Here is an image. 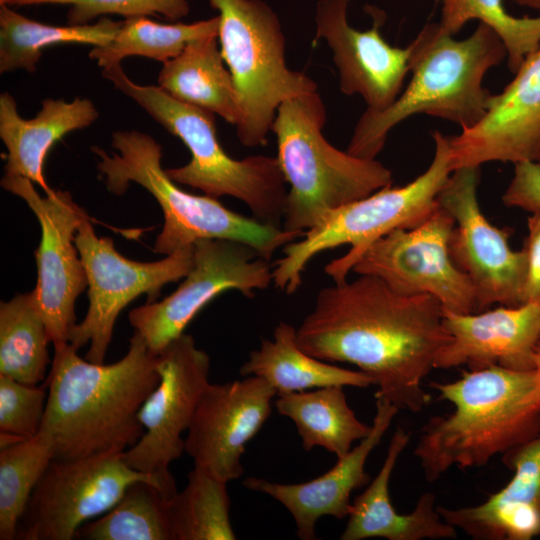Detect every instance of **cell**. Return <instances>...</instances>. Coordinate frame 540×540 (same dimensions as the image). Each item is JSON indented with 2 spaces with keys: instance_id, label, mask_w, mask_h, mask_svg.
I'll list each match as a JSON object with an SVG mask.
<instances>
[{
  "instance_id": "34",
  "label": "cell",
  "mask_w": 540,
  "mask_h": 540,
  "mask_svg": "<svg viewBox=\"0 0 540 540\" xmlns=\"http://www.w3.org/2000/svg\"><path fill=\"white\" fill-rule=\"evenodd\" d=\"M53 453L40 434L0 449V539L14 540L30 496Z\"/></svg>"
},
{
  "instance_id": "12",
  "label": "cell",
  "mask_w": 540,
  "mask_h": 540,
  "mask_svg": "<svg viewBox=\"0 0 540 540\" xmlns=\"http://www.w3.org/2000/svg\"><path fill=\"white\" fill-rule=\"evenodd\" d=\"M454 226L452 216L438 204L414 227L396 229L375 241L352 272L378 277L404 295H431L444 311L473 313L478 310L476 289L450 254Z\"/></svg>"
},
{
  "instance_id": "29",
  "label": "cell",
  "mask_w": 540,
  "mask_h": 540,
  "mask_svg": "<svg viewBox=\"0 0 540 540\" xmlns=\"http://www.w3.org/2000/svg\"><path fill=\"white\" fill-rule=\"evenodd\" d=\"M51 338L35 289L0 304V374L37 385L46 379Z\"/></svg>"
},
{
  "instance_id": "31",
  "label": "cell",
  "mask_w": 540,
  "mask_h": 540,
  "mask_svg": "<svg viewBox=\"0 0 540 540\" xmlns=\"http://www.w3.org/2000/svg\"><path fill=\"white\" fill-rule=\"evenodd\" d=\"M218 32V15L188 24H162L147 16L126 18L113 40L93 47L89 57L103 69L120 64L128 56H143L164 63L179 55L189 42L218 36Z\"/></svg>"
},
{
  "instance_id": "42",
  "label": "cell",
  "mask_w": 540,
  "mask_h": 540,
  "mask_svg": "<svg viewBox=\"0 0 540 540\" xmlns=\"http://www.w3.org/2000/svg\"><path fill=\"white\" fill-rule=\"evenodd\" d=\"M538 345H540V341H539V344H538Z\"/></svg>"
},
{
  "instance_id": "9",
  "label": "cell",
  "mask_w": 540,
  "mask_h": 540,
  "mask_svg": "<svg viewBox=\"0 0 540 540\" xmlns=\"http://www.w3.org/2000/svg\"><path fill=\"white\" fill-rule=\"evenodd\" d=\"M219 12V47L239 98L235 125L247 147L265 145L278 107L317 91L305 73L286 64V44L276 13L261 0H208Z\"/></svg>"
},
{
  "instance_id": "24",
  "label": "cell",
  "mask_w": 540,
  "mask_h": 540,
  "mask_svg": "<svg viewBox=\"0 0 540 540\" xmlns=\"http://www.w3.org/2000/svg\"><path fill=\"white\" fill-rule=\"evenodd\" d=\"M99 117L94 103L77 97L71 102L47 98L37 115L23 119L14 97L0 95V137L7 148L6 175L23 176L40 186L45 194L52 189L45 178L48 152L68 133L90 126Z\"/></svg>"
},
{
  "instance_id": "1",
  "label": "cell",
  "mask_w": 540,
  "mask_h": 540,
  "mask_svg": "<svg viewBox=\"0 0 540 540\" xmlns=\"http://www.w3.org/2000/svg\"><path fill=\"white\" fill-rule=\"evenodd\" d=\"M443 313L431 295H404L378 277L359 275L318 292L297 342L320 360L358 367L373 378L375 398L416 413L431 401L423 380L451 340Z\"/></svg>"
},
{
  "instance_id": "6",
  "label": "cell",
  "mask_w": 540,
  "mask_h": 540,
  "mask_svg": "<svg viewBox=\"0 0 540 540\" xmlns=\"http://www.w3.org/2000/svg\"><path fill=\"white\" fill-rule=\"evenodd\" d=\"M325 123L317 91L287 99L277 109L271 131L289 185L283 214L287 231L304 234L332 210L392 185V172L381 162L331 145L322 134Z\"/></svg>"
},
{
  "instance_id": "40",
  "label": "cell",
  "mask_w": 540,
  "mask_h": 540,
  "mask_svg": "<svg viewBox=\"0 0 540 540\" xmlns=\"http://www.w3.org/2000/svg\"><path fill=\"white\" fill-rule=\"evenodd\" d=\"M534 372L540 389V345H538L536 349Z\"/></svg>"
},
{
  "instance_id": "20",
  "label": "cell",
  "mask_w": 540,
  "mask_h": 540,
  "mask_svg": "<svg viewBox=\"0 0 540 540\" xmlns=\"http://www.w3.org/2000/svg\"><path fill=\"white\" fill-rule=\"evenodd\" d=\"M443 323L451 336L434 360V368L466 365L470 370L501 366L534 370L540 341V305H501L480 313L444 311Z\"/></svg>"
},
{
  "instance_id": "14",
  "label": "cell",
  "mask_w": 540,
  "mask_h": 540,
  "mask_svg": "<svg viewBox=\"0 0 540 540\" xmlns=\"http://www.w3.org/2000/svg\"><path fill=\"white\" fill-rule=\"evenodd\" d=\"M479 167L454 170L437 201L454 219L450 254L472 281L478 310L492 304L515 307L523 304L527 273L524 249H511L509 232L492 225L481 211L477 187Z\"/></svg>"
},
{
  "instance_id": "8",
  "label": "cell",
  "mask_w": 540,
  "mask_h": 540,
  "mask_svg": "<svg viewBox=\"0 0 540 540\" xmlns=\"http://www.w3.org/2000/svg\"><path fill=\"white\" fill-rule=\"evenodd\" d=\"M435 151L428 168L410 183L386 186L371 195L344 204L327 214L301 238L283 247L284 256L273 264V282L286 294L302 284L308 263L323 251L350 245L349 251L332 260L325 272L334 282L346 280L354 264L375 241L400 228L423 221L437 206V197L452 173L449 136L432 133Z\"/></svg>"
},
{
  "instance_id": "39",
  "label": "cell",
  "mask_w": 540,
  "mask_h": 540,
  "mask_svg": "<svg viewBox=\"0 0 540 540\" xmlns=\"http://www.w3.org/2000/svg\"><path fill=\"white\" fill-rule=\"evenodd\" d=\"M519 6L540 10V0H511Z\"/></svg>"
},
{
  "instance_id": "16",
  "label": "cell",
  "mask_w": 540,
  "mask_h": 540,
  "mask_svg": "<svg viewBox=\"0 0 540 540\" xmlns=\"http://www.w3.org/2000/svg\"><path fill=\"white\" fill-rule=\"evenodd\" d=\"M1 186L23 199L41 227L35 251L39 304L54 348L68 342L76 324L75 302L88 287L84 265L75 244V235L86 211L68 191L53 190L41 196L34 183L23 176L6 175Z\"/></svg>"
},
{
  "instance_id": "5",
  "label": "cell",
  "mask_w": 540,
  "mask_h": 540,
  "mask_svg": "<svg viewBox=\"0 0 540 540\" xmlns=\"http://www.w3.org/2000/svg\"><path fill=\"white\" fill-rule=\"evenodd\" d=\"M111 144L117 153L91 147L100 176L114 194H123L134 182L156 199L164 217L154 243L159 254L170 255L200 239H225L249 245L270 261L277 249L303 235L236 213L217 198L182 190L162 168L161 146L146 133L115 131Z\"/></svg>"
},
{
  "instance_id": "18",
  "label": "cell",
  "mask_w": 540,
  "mask_h": 540,
  "mask_svg": "<svg viewBox=\"0 0 540 540\" xmlns=\"http://www.w3.org/2000/svg\"><path fill=\"white\" fill-rule=\"evenodd\" d=\"M350 0H320L315 14L314 41L324 39L333 53L339 88L345 95H360L367 109L383 111L402 92L409 73V48L389 44L380 32L385 13L366 6L370 29L360 31L347 20Z\"/></svg>"
},
{
  "instance_id": "4",
  "label": "cell",
  "mask_w": 540,
  "mask_h": 540,
  "mask_svg": "<svg viewBox=\"0 0 540 540\" xmlns=\"http://www.w3.org/2000/svg\"><path fill=\"white\" fill-rule=\"evenodd\" d=\"M411 79L385 110H365L356 123L346 151L376 159L388 133L414 114L449 120L462 129L475 126L486 114L492 93L483 79L507 57L497 33L479 22L463 40L454 39L439 22H430L408 45Z\"/></svg>"
},
{
  "instance_id": "38",
  "label": "cell",
  "mask_w": 540,
  "mask_h": 540,
  "mask_svg": "<svg viewBox=\"0 0 540 540\" xmlns=\"http://www.w3.org/2000/svg\"><path fill=\"white\" fill-rule=\"evenodd\" d=\"M528 236L524 251L527 260V273L523 291V304L540 305V211L528 217Z\"/></svg>"
},
{
  "instance_id": "7",
  "label": "cell",
  "mask_w": 540,
  "mask_h": 540,
  "mask_svg": "<svg viewBox=\"0 0 540 540\" xmlns=\"http://www.w3.org/2000/svg\"><path fill=\"white\" fill-rule=\"evenodd\" d=\"M102 76L186 145L190 161L165 169L174 182L199 189L213 198H236L249 208L254 218L280 227L288 190L276 157L232 158L218 141L214 113L183 103L158 85L135 83L121 63L103 69Z\"/></svg>"
},
{
  "instance_id": "28",
  "label": "cell",
  "mask_w": 540,
  "mask_h": 540,
  "mask_svg": "<svg viewBox=\"0 0 540 540\" xmlns=\"http://www.w3.org/2000/svg\"><path fill=\"white\" fill-rule=\"evenodd\" d=\"M122 21L101 17L93 24L56 26L27 18L0 5V72H35L43 49L60 44L103 46L110 43Z\"/></svg>"
},
{
  "instance_id": "26",
  "label": "cell",
  "mask_w": 540,
  "mask_h": 540,
  "mask_svg": "<svg viewBox=\"0 0 540 540\" xmlns=\"http://www.w3.org/2000/svg\"><path fill=\"white\" fill-rule=\"evenodd\" d=\"M217 39L206 36L189 42L179 55L163 63L158 86L173 98L235 126L240 117L239 98Z\"/></svg>"
},
{
  "instance_id": "21",
  "label": "cell",
  "mask_w": 540,
  "mask_h": 540,
  "mask_svg": "<svg viewBox=\"0 0 540 540\" xmlns=\"http://www.w3.org/2000/svg\"><path fill=\"white\" fill-rule=\"evenodd\" d=\"M375 399L376 412L370 433L345 456L337 458L334 467L321 476L298 484L277 483L257 477L243 481L247 489L274 498L290 512L300 539H316L315 526L323 516L348 517L351 493L369 483L366 461L400 411L386 399Z\"/></svg>"
},
{
  "instance_id": "36",
  "label": "cell",
  "mask_w": 540,
  "mask_h": 540,
  "mask_svg": "<svg viewBox=\"0 0 540 540\" xmlns=\"http://www.w3.org/2000/svg\"><path fill=\"white\" fill-rule=\"evenodd\" d=\"M48 388L29 385L0 374V432L23 439L36 437L41 429Z\"/></svg>"
},
{
  "instance_id": "27",
  "label": "cell",
  "mask_w": 540,
  "mask_h": 540,
  "mask_svg": "<svg viewBox=\"0 0 540 540\" xmlns=\"http://www.w3.org/2000/svg\"><path fill=\"white\" fill-rule=\"evenodd\" d=\"M343 388L327 386L277 395L275 407L294 422L304 450L321 447L341 458L354 442L370 433L371 425L357 418Z\"/></svg>"
},
{
  "instance_id": "2",
  "label": "cell",
  "mask_w": 540,
  "mask_h": 540,
  "mask_svg": "<svg viewBox=\"0 0 540 540\" xmlns=\"http://www.w3.org/2000/svg\"><path fill=\"white\" fill-rule=\"evenodd\" d=\"M158 355L136 331L119 361L82 359L69 343L54 348L39 434L54 459L123 454L144 433L138 413L160 380Z\"/></svg>"
},
{
  "instance_id": "37",
  "label": "cell",
  "mask_w": 540,
  "mask_h": 540,
  "mask_svg": "<svg viewBox=\"0 0 540 540\" xmlns=\"http://www.w3.org/2000/svg\"><path fill=\"white\" fill-rule=\"evenodd\" d=\"M507 207L530 213L540 211V165L523 161L514 164V175L502 195Z\"/></svg>"
},
{
  "instance_id": "13",
  "label": "cell",
  "mask_w": 540,
  "mask_h": 540,
  "mask_svg": "<svg viewBox=\"0 0 540 540\" xmlns=\"http://www.w3.org/2000/svg\"><path fill=\"white\" fill-rule=\"evenodd\" d=\"M272 270L269 260L249 245L225 239L197 240L193 266L179 287L161 301L131 310L129 322L158 355L215 297L236 290L252 298L273 282Z\"/></svg>"
},
{
  "instance_id": "22",
  "label": "cell",
  "mask_w": 540,
  "mask_h": 540,
  "mask_svg": "<svg viewBox=\"0 0 540 540\" xmlns=\"http://www.w3.org/2000/svg\"><path fill=\"white\" fill-rule=\"evenodd\" d=\"M502 456L513 471L504 487L480 504L437 510L475 540H530L540 535V433Z\"/></svg>"
},
{
  "instance_id": "15",
  "label": "cell",
  "mask_w": 540,
  "mask_h": 540,
  "mask_svg": "<svg viewBox=\"0 0 540 540\" xmlns=\"http://www.w3.org/2000/svg\"><path fill=\"white\" fill-rule=\"evenodd\" d=\"M157 369L159 383L138 413L144 433L122 457L139 472L176 483L169 465L185 451L182 434L210 383V358L191 335L183 333L158 354Z\"/></svg>"
},
{
  "instance_id": "11",
  "label": "cell",
  "mask_w": 540,
  "mask_h": 540,
  "mask_svg": "<svg viewBox=\"0 0 540 540\" xmlns=\"http://www.w3.org/2000/svg\"><path fill=\"white\" fill-rule=\"evenodd\" d=\"M160 485L169 496L178 491L157 475L128 466L122 454L52 459L36 484L20 519L21 540H71L77 530L109 511L136 481Z\"/></svg>"
},
{
  "instance_id": "10",
  "label": "cell",
  "mask_w": 540,
  "mask_h": 540,
  "mask_svg": "<svg viewBox=\"0 0 540 540\" xmlns=\"http://www.w3.org/2000/svg\"><path fill=\"white\" fill-rule=\"evenodd\" d=\"M75 244L88 282V311L69 334L76 350L89 344L85 359L104 363L115 322L136 297L147 295L155 302L164 285L184 278L193 266V246L153 262H139L121 255L110 237H98L85 214L75 235Z\"/></svg>"
},
{
  "instance_id": "30",
  "label": "cell",
  "mask_w": 540,
  "mask_h": 540,
  "mask_svg": "<svg viewBox=\"0 0 540 540\" xmlns=\"http://www.w3.org/2000/svg\"><path fill=\"white\" fill-rule=\"evenodd\" d=\"M169 496L150 481H136L100 518L84 523L75 538L85 540H174Z\"/></svg>"
},
{
  "instance_id": "32",
  "label": "cell",
  "mask_w": 540,
  "mask_h": 540,
  "mask_svg": "<svg viewBox=\"0 0 540 540\" xmlns=\"http://www.w3.org/2000/svg\"><path fill=\"white\" fill-rule=\"evenodd\" d=\"M174 540H234L227 482L199 467L188 474L181 492L169 500Z\"/></svg>"
},
{
  "instance_id": "19",
  "label": "cell",
  "mask_w": 540,
  "mask_h": 540,
  "mask_svg": "<svg viewBox=\"0 0 540 540\" xmlns=\"http://www.w3.org/2000/svg\"><path fill=\"white\" fill-rule=\"evenodd\" d=\"M493 161L540 165V49L524 59L500 93L492 95L475 126L449 136L452 172Z\"/></svg>"
},
{
  "instance_id": "41",
  "label": "cell",
  "mask_w": 540,
  "mask_h": 540,
  "mask_svg": "<svg viewBox=\"0 0 540 540\" xmlns=\"http://www.w3.org/2000/svg\"><path fill=\"white\" fill-rule=\"evenodd\" d=\"M0 5L13 6L15 5V0H0Z\"/></svg>"
},
{
  "instance_id": "17",
  "label": "cell",
  "mask_w": 540,
  "mask_h": 540,
  "mask_svg": "<svg viewBox=\"0 0 540 540\" xmlns=\"http://www.w3.org/2000/svg\"><path fill=\"white\" fill-rule=\"evenodd\" d=\"M276 396L273 387L256 376L209 383L185 438L184 450L194 466L227 483L241 477L245 448L269 418Z\"/></svg>"
},
{
  "instance_id": "33",
  "label": "cell",
  "mask_w": 540,
  "mask_h": 540,
  "mask_svg": "<svg viewBox=\"0 0 540 540\" xmlns=\"http://www.w3.org/2000/svg\"><path fill=\"white\" fill-rule=\"evenodd\" d=\"M441 4L439 24L449 34H457L470 20H479L493 29L507 51V64L514 74L524 59L540 49V16L515 17L503 0H436Z\"/></svg>"
},
{
  "instance_id": "25",
  "label": "cell",
  "mask_w": 540,
  "mask_h": 540,
  "mask_svg": "<svg viewBox=\"0 0 540 540\" xmlns=\"http://www.w3.org/2000/svg\"><path fill=\"white\" fill-rule=\"evenodd\" d=\"M243 377L265 380L277 395L327 386L366 388L374 380L360 370L342 368L311 356L297 342V328L280 322L273 339L261 340L241 366Z\"/></svg>"
},
{
  "instance_id": "35",
  "label": "cell",
  "mask_w": 540,
  "mask_h": 540,
  "mask_svg": "<svg viewBox=\"0 0 540 540\" xmlns=\"http://www.w3.org/2000/svg\"><path fill=\"white\" fill-rule=\"evenodd\" d=\"M191 0H15V5H69L68 25H85L97 17L117 14L125 18L160 15L179 20L190 12Z\"/></svg>"
},
{
  "instance_id": "3",
  "label": "cell",
  "mask_w": 540,
  "mask_h": 540,
  "mask_svg": "<svg viewBox=\"0 0 540 540\" xmlns=\"http://www.w3.org/2000/svg\"><path fill=\"white\" fill-rule=\"evenodd\" d=\"M429 386L454 410L430 418L418 438L414 455L428 482L453 467H482L540 433V389L534 370L496 365Z\"/></svg>"
},
{
  "instance_id": "23",
  "label": "cell",
  "mask_w": 540,
  "mask_h": 540,
  "mask_svg": "<svg viewBox=\"0 0 540 540\" xmlns=\"http://www.w3.org/2000/svg\"><path fill=\"white\" fill-rule=\"evenodd\" d=\"M410 440L409 431L396 428L378 474L351 504L341 540H439L457 537V529L439 514L436 497L431 492L423 493L408 514L398 513L393 506L389 493L390 479Z\"/></svg>"
}]
</instances>
